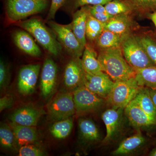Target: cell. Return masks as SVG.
Wrapping results in <instances>:
<instances>
[{"label":"cell","mask_w":156,"mask_h":156,"mask_svg":"<svg viewBox=\"0 0 156 156\" xmlns=\"http://www.w3.org/2000/svg\"><path fill=\"white\" fill-rule=\"evenodd\" d=\"M85 71L80 58L73 57L66 65L63 80L65 86L74 90L84 86Z\"/></svg>","instance_id":"10"},{"label":"cell","mask_w":156,"mask_h":156,"mask_svg":"<svg viewBox=\"0 0 156 156\" xmlns=\"http://www.w3.org/2000/svg\"><path fill=\"white\" fill-rule=\"evenodd\" d=\"M124 109L126 117L134 127H148L156 124V118L148 115L133 99Z\"/></svg>","instance_id":"12"},{"label":"cell","mask_w":156,"mask_h":156,"mask_svg":"<svg viewBox=\"0 0 156 156\" xmlns=\"http://www.w3.org/2000/svg\"><path fill=\"white\" fill-rule=\"evenodd\" d=\"M79 127L81 135L86 140L96 141L100 138L99 130L92 120L87 119H80Z\"/></svg>","instance_id":"25"},{"label":"cell","mask_w":156,"mask_h":156,"mask_svg":"<svg viewBox=\"0 0 156 156\" xmlns=\"http://www.w3.org/2000/svg\"><path fill=\"white\" fill-rule=\"evenodd\" d=\"M112 0H76L75 5L76 7H83L88 5H105Z\"/></svg>","instance_id":"36"},{"label":"cell","mask_w":156,"mask_h":156,"mask_svg":"<svg viewBox=\"0 0 156 156\" xmlns=\"http://www.w3.org/2000/svg\"><path fill=\"white\" fill-rule=\"evenodd\" d=\"M18 156H42L44 153L39 148L32 144H27L20 147Z\"/></svg>","instance_id":"32"},{"label":"cell","mask_w":156,"mask_h":156,"mask_svg":"<svg viewBox=\"0 0 156 156\" xmlns=\"http://www.w3.org/2000/svg\"><path fill=\"white\" fill-rule=\"evenodd\" d=\"M66 0H51V6L47 19L48 20L54 19L57 11L64 4Z\"/></svg>","instance_id":"35"},{"label":"cell","mask_w":156,"mask_h":156,"mask_svg":"<svg viewBox=\"0 0 156 156\" xmlns=\"http://www.w3.org/2000/svg\"><path fill=\"white\" fill-rule=\"evenodd\" d=\"M133 99L148 115L156 118V107L147 88L140 87Z\"/></svg>","instance_id":"23"},{"label":"cell","mask_w":156,"mask_h":156,"mask_svg":"<svg viewBox=\"0 0 156 156\" xmlns=\"http://www.w3.org/2000/svg\"><path fill=\"white\" fill-rule=\"evenodd\" d=\"M150 17L151 19V20L152 21L154 24L156 29V12H154V13L151 14Z\"/></svg>","instance_id":"39"},{"label":"cell","mask_w":156,"mask_h":156,"mask_svg":"<svg viewBox=\"0 0 156 156\" xmlns=\"http://www.w3.org/2000/svg\"><path fill=\"white\" fill-rule=\"evenodd\" d=\"M139 39L147 56L156 65V42L149 36L139 37Z\"/></svg>","instance_id":"31"},{"label":"cell","mask_w":156,"mask_h":156,"mask_svg":"<svg viewBox=\"0 0 156 156\" xmlns=\"http://www.w3.org/2000/svg\"><path fill=\"white\" fill-rule=\"evenodd\" d=\"M41 115L39 110L32 107L26 106L15 111L10 116L12 123L21 126L35 127Z\"/></svg>","instance_id":"14"},{"label":"cell","mask_w":156,"mask_h":156,"mask_svg":"<svg viewBox=\"0 0 156 156\" xmlns=\"http://www.w3.org/2000/svg\"><path fill=\"white\" fill-rule=\"evenodd\" d=\"M89 13L95 19L103 23H107L113 16L107 12L105 7L103 5L88 6Z\"/></svg>","instance_id":"30"},{"label":"cell","mask_w":156,"mask_h":156,"mask_svg":"<svg viewBox=\"0 0 156 156\" xmlns=\"http://www.w3.org/2000/svg\"><path fill=\"white\" fill-rule=\"evenodd\" d=\"M89 11L88 6H83L73 14L72 22L69 23L73 31L82 45H87L86 28Z\"/></svg>","instance_id":"15"},{"label":"cell","mask_w":156,"mask_h":156,"mask_svg":"<svg viewBox=\"0 0 156 156\" xmlns=\"http://www.w3.org/2000/svg\"><path fill=\"white\" fill-rule=\"evenodd\" d=\"M151 155L153 156H156V149L155 150L153 151L151 154Z\"/></svg>","instance_id":"40"},{"label":"cell","mask_w":156,"mask_h":156,"mask_svg":"<svg viewBox=\"0 0 156 156\" xmlns=\"http://www.w3.org/2000/svg\"><path fill=\"white\" fill-rule=\"evenodd\" d=\"M121 49L125 59L134 69L155 66L147 56L139 37L131 34L124 37Z\"/></svg>","instance_id":"2"},{"label":"cell","mask_w":156,"mask_h":156,"mask_svg":"<svg viewBox=\"0 0 156 156\" xmlns=\"http://www.w3.org/2000/svg\"><path fill=\"white\" fill-rule=\"evenodd\" d=\"M49 25L61 44L73 57L80 58L83 55L85 48L73 31L69 24L62 25L51 21Z\"/></svg>","instance_id":"7"},{"label":"cell","mask_w":156,"mask_h":156,"mask_svg":"<svg viewBox=\"0 0 156 156\" xmlns=\"http://www.w3.org/2000/svg\"><path fill=\"white\" fill-rule=\"evenodd\" d=\"M132 26V21L130 17L127 14H122L112 17L105 23V28L125 37L130 34Z\"/></svg>","instance_id":"18"},{"label":"cell","mask_w":156,"mask_h":156,"mask_svg":"<svg viewBox=\"0 0 156 156\" xmlns=\"http://www.w3.org/2000/svg\"><path fill=\"white\" fill-rule=\"evenodd\" d=\"M131 5L136 9L146 10L156 6V0H128Z\"/></svg>","instance_id":"33"},{"label":"cell","mask_w":156,"mask_h":156,"mask_svg":"<svg viewBox=\"0 0 156 156\" xmlns=\"http://www.w3.org/2000/svg\"><path fill=\"white\" fill-rule=\"evenodd\" d=\"M114 83L103 71L94 74L85 72L84 86L104 99L107 98Z\"/></svg>","instance_id":"9"},{"label":"cell","mask_w":156,"mask_h":156,"mask_svg":"<svg viewBox=\"0 0 156 156\" xmlns=\"http://www.w3.org/2000/svg\"><path fill=\"white\" fill-rule=\"evenodd\" d=\"M14 103V98L12 95H7L0 99V111L11 107Z\"/></svg>","instance_id":"37"},{"label":"cell","mask_w":156,"mask_h":156,"mask_svg":"<svg viewBox=\"0 0 156 156\" xmlns=\"http://www.w3.org/2000/svg\"><path fill=\"white\" fill-rule=\"evenodd\" d=\"M147 89H148L149 92L154 104L156 107V89H150V88H147Z\"/></svg>","instance_id":"38"},{"label":"cell","mask_w":156,"mask_h":156,"mask_svg":"<svg viewBox=\"0 0 156 156\" xmlns=\"http://www.w3.org/2000/svg\"><path fill=\"white\" fill-rule=\"evenodd\" d=\"M9 77V69L7 64L3 60L0 62V87L1 89L7 86Z\"/></svg>","instance_id":"34"},{"label":"cell","mask_w":156,"mask_h":156,"mask_svg":"<svg viewBox=\"0 0 156 156\" xmlns=\"http://www.w3.org/2000/svg\"><path fill=\"white\" fill-rule=\"evenodd\" d=\"M41 65L39 64L28 65L20 70L18 79L19 92L28 95L34 90L40 73Z\"/></svg>","instance_id":"11"},{"label":"cell","mask_w":156,"mask_h":156,"mask_svg":"<svg viewBox=\"0 0 156 156\" xmlns=\"http://www.w3.org/2000/svg\"><path fill=\"white\" fill-rule=\"evenodd\" d=\"M11 126L14 131L16 143L20 147L32 144L37 139V133L34 127L21 126L14 123H12Z\"/></svg>","instance_id":"19"},{"label":"cell","mask_w":156,"mask_h":156,"mask_svg":"<svg viewBox=\"0 0 156 156\" xmlns=\"http://www.w3.org/2000/svg\"><path fill=\"white\" fill-rule=\"evenodd\" d=\"M48 112L50 119L56 122L73 115L76 110L73 93L63 92L56 95L48 105Z\"/></svg>","instance_id":"6"},{"label":"cell","mask_w":156,"mask_h":156,"mask_svg":"<svg viewBox=\"0 0 156 156\" xmlns=\"http://www.w3.org/2000/svg\"><path fill=\"white\" fill-rule=\"evenodd\" d=\"M105 7L107 12L113 16L127 14L131 10L130 6L120 0H112Z\"/></svg>","instance_id":"29"},{"label":"cell","mask_w":156,"mask_h":156,"mask_svg":"<svg viewBox=\"0 0 156 156\" xmlns=\"http://www.w3.org/2000/svg\"><path fill=\"white\" fill-rule=\"evenodd\" d=\"M78 114H83L96 110L103 105L104 99L96 95L84 86L78 87L73 92Z\"/></svg>","instance_id":"8"},{"label":"cell","mask_w":156,"mask_h":156,"mask_svg":"<svg viewBox=\"0 0 156 156\" xmlns=\"http://www.w3.org/2000/svg\"><path fill=\"white\" fill-rule=\"evenodd\" d=\"M16 142L14 131L6 124L0 128V143L3 147L11 149L14 147Z\"/></svg>","instance_id":"28"},{"label":"cell","mask_w":156,"mask_h":156,"mask_svg":"<svg viewBox=\"0 0 156 156\" xmlns=\"http://www.w3.org/2000/svg\"><path fill=\"white\" fill-rule=\"evenodd\" d=\"M81 61L86 73L94 74L102 71L97 54L92 48L87 45L84 49Z\"/></svg>","instance_id":"20"},{"label":"cell","mask_w":156,"mask_h":156,"mask_svg":"<svg viewBox=\"0 0 156 156\" xmlns=\"http://www.w3.org/2000/svg\"><path fill=\"white\" fill-rule=\"evenodd\" d=\"M145 139L141 134H135L122 141L113 154L123 155L130 153L142 145Z\"/></svg>","instance_id":"24"},{"label":"cell","mask_w":156,"mask_h":156,"mask_svg":"<svg viewBox=\"0 0 156 156\" xmlns=\"http://www.w3.org/2000/svg\"><path fill=\"white\" fill-rule=\"evenodd\" d=\"M135 79L140 87L156 89V66L135 69Z\"/></svg>","instance_id":"21"},{"label":"cell","mask_w":156,"mask_h":156,"mask_svg":"<svg viewBox=\"0 0 156 156\" xmlns=\"http://www.w3.org/2000/svg\"><path fill=\"white\" fill-rule=\"evenodd\" d=\"M14 43L17 48L24 53L34 57L41 54V50L30 34L27 31L18 30L13 34Z\"/></svg>","instance_id":"17"},{"label":"cell","mask_w":156,"mask_h":156,"mask_svg":"<svg viewBox=\"0 0 156 156\" xmlns=\"http://www.w3.org/2000/svg\"><path fill=\"white\" fill-rule=\"evenodd\" d=\"M124 57L121 47L102 49L98 56L102 71L114 82L135 77V69Z\"/></svg>","instance_id":"1"},{"label":"cell","mask_w":156,"mask_h":156,"mask_svg":"<svg viewBox=\"0 0 156 156\" xmlns=\"http://www.w3.org/2000/svg\"><path fill=\"white\" fill-rule=\"evenodd\" d=\"M18 24L34 37L51 54L57 56L60 53V45L40 20L32 18L22 21Z\"/></svg>","instance_id":"3"},{"label":"cell","mask_w":156,"mask_h":156,"mask_svg":"<svg viewBox=\"0 0 156 156\" xmlns=\"http://www.w3.org/2000/svg\"><path fill=\"white\" fill-rule=\"evenodd\" d=\"M105 27V24L95 19L89 13L87 18L86 37L90 41H96Z\"/></svg>","instance_id":"27"},{"label":"cell","mask_w":156,"mask_h":156,"mask_svg":"<svg viewBox=\"0 0 156 156\" xmlns=\"http://www.w3.org/2000/svg\"><path fill=\"white\" fill-rule=\"evenodd\" d=\"M73 125V122L71 117L56 121L51 126L50 133L56 139H65L69 136L72 131Z\"/></svg>","instance_id":"26"},{"label":"cell","mask_w":156,"mask_h":156,"mask_svg":"<svg viewBox=\"0 0 156 156\" xmlns=\"http://www.w3.org/2000/svg\"><path fill=\"white\" fill-rule=\"evenodd\" d=\"M140 87L135 77L115 82L107 100L112 108L124 109L133 100Z\"/></svg>","instance_id":"4"},{"label":"cell","mask_w":156,"mask_h":156,"mask_svg":"<svg viewBox=\"0 0 156 156\" xmlns=\"http://www.w3.org/2000/svg\"><path fill=\"white\" fill-rule=\"evenodd\" d=\"M123 109H109L102 115L103 120L106 129V136L104 142H108L111 140L117 133L122 119Z\"/></svg>","instance_id":"16"},{"label":"cell","mask_w":156,"mask_h":156,"mask_svg":"<svg viewBox=\"0 0 156 156\" xmlns=\"http://www.w3.org/2000/svg\"><path fill=\"white\" fill-rule=\"evenodd\" d=\"M57 75V66L53 59H45L41 74V87L42 95L48 97L56 86Z\"/></svg>","instance_id":"13"},{"label":"cell","mask_w":156,"mask_h":156,"mask_svg":"<svg viewBox=\"0 0 156 156\" xmlns=\"http://www.w3.org/2000/svg\"><path fill=\"white\" fill-rule=\"evenodd\" d=\"M48 4V0H7V17L17 22L44 11Z\"/></svg>","instance_id":"5"},{"label":"cell","mask_w":156,"mask_h":156,"mask_svg":"<svg viewBox=\"0 0 156 156\" xmlns=\"http://www.w3.org/2000/svg\"><path fill=\"white\" fill-rule=\"evenodd\" d=\"M124 37L105 28L95 41L101 50L121 48Z\"/></svg>","instance_id":"22"}]
</instances>
